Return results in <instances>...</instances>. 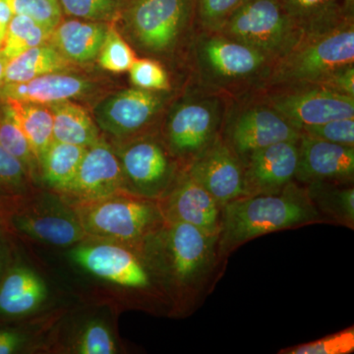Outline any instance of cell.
<instances>
[{"label":"cell","mask_w":354,"mask_h":354,"mask_svg":"<svg viewBox=\"0 0 354 354\" xmlns=\"http://www.w3.org/2000/svg\"><path fill=\"white\" fill-rule=\"evenodd\" d=\"M64 15L95 22H113L124 10V0H57Z\"/></svg>","instance_id":"4dcf8cb0"},{"label":"cell","mask_w":354,"mask_h":354,"mask_svg":"<svg viewBox=\"0 0 354 354\" xmlns=\"http://www.w3.org/2000/svg\"><path fill=\"white\" fill-rule=\"evenodd\" d=\"M130 80L136 88L148 91H167L171 88L169 75L158 62L148 58L135 59L128 70Z\"/></svg>","instance_id":"d590c367"},{"label":"cell","mask_w":354,"mask_h":354,"mask_svg":"<svg viewBox=\"0 0 354 354\" xmlns=\"http://www.w3.org/2000/svg\"><path fill=\"white\" fill-rule=\"evenodd\" d=\"M221 136L241 162L255 151L285 141H299L301 132L264 101L239 109Z\"/></svg>","instance_id":"8fae6325"},{"label":"cell","mask_w":354,"mask_h":354,"mask_svg":"<svg viewBox=\"0 0 354 354\" xmlns=\"http://www.w3.org/2000/svg\"><path fill=\"white\" fill-rule=\"evenodd\" d=\"M200 88L172 109L165 124V146L185 167L220 136L225 123V95Z\"/></svg>","instance_id":"52a82bcc"},{"label":"cell","mask_w":354,"mask_h":354,"mask_svg":"<svg viewBox=\"0 0 354 354\" xmlns=\"http://www.w3.org/2000/svg\"><path fill=\"white\" fill-rule=\"evenodd\" d=\"M304 35L326 31L353 18L344 10V0H279Z\"/></svg>","instance_id":"d4e9b609"},{"label":"cell","mask_w":354,"mask_h":354,"mask_svg":"<svg viewBox=\"0 0 354 354\" xmlns=\"http://www.w3.org/2000/svg\"><path fill=\"white\" fill-rule=\"evenodd\" d=\"M76 351L81 354H113L118 348L108 328L93 321L84 328L76 344Z\"/></svg>","instance_id":"74e56055"},{"label":"cell","mask_w":354,"mask_h":354,"mask_svg":"<svg viewBox=\"0 0 354 354\" xmlns=\"http://www.w3.org/2000/svg\"><path fill=\"white\" fill-rule=\"evenodd\" d=\"M304 186L310 200L326 221L353 230V183H314Z\"/></svg>","instance_id":"484cf974"},{"label":"cell","mask_w":354,"mask_h":354,"mask_svg":"<svg viewBox=\"0 0 354 354\" xmlns=\"http://www.w3.org/2000/svg\"><path fill=\"white\" fill-rule=\"evenodd\" d=\"M174 158L167 147L153 137L133 139L120 156L127 187L135 194L158 200L185 169L179 171Z\"/></svg>","instance_id":"30bf717a"},{"label":"cell","mask_w":354,"mask_h":354,"mask_svg":"<svg viewBox=\"0 0 354 354\" xmlns=\"http://www.w3.org/2000/svg\"><path fill=\"white\" fill-rule=\"evenodd\" d=\"M73 209L87 235L114 241L138 256L165 223L157 200L129 191L74 204Z\"/></svg>","instance_id":"277c9868"},{"label":"cell","mask_w":354,"mask_h":354,"mask_svg":"<svg viewBox=\"0 0 354 354\" xmlns=\"http://www.w3.org/2000/svg\"><path fill=\"white\" fill-rule=\"evenodd\" d=\"M263 101L298 130L339 118H354V97L321 85L269 88Z\"/></svg>","instance_id":"9c48e42d"},{"label":"cell","mask_w":354,"mask_h":354,"mask_svg":"<svg viewBox=\"0 0 354 354\" xmlns=\"http://www.w3.org/2000/svg\"><path fill=\"white\" fill-rule=\"evenodd\" d=\"M13 15L31 18L48 32L64 19V13L57 0H6Z\"/></svg>","instance_id":"d6a6232c"},{"label":"cell","mask_w":354,"mask_h":354,"mask_svg":"<svg viewBox=\"0 0 354 354\" xmlns=\"http://www.w3.org/2000/svg\"><path fill=\"white\" fill-rule=\"evenodd\" d=\"M324 221L305 186L295 180L278 194L239 198L223 207L218 256L225 258L261 235Z\"/></svg>","instance_id":"6da1fadb"},{"label":"cell","mask_w":354,"mask_h":354,"mask_svg":"<svg viewBox=\"0 0 354 354\" xmlns=\"http://www.w3.org/2000/svg\"><path fill=\"white\" fill-rule=\"evenodd\" d=\"M6 102L12 109L39 164L41 156L53 141V118L50 106L11 100Z\"/></svg>","instance_id":"4316f807"},{"label":"cell","mask_w":354,"mask_h":354,"mask_svg":"<svg viewBox=\"0 0 354 354\" xmlns=\"http://www.w3.org/2000/svg\"><path fill=\"white\" fill-rule=\"evenodd\" d=\"M344 10L348 16L353 17L354 0H344Z\"/></svg>","instance_id":"ee69618b"},{"label":"cell","mask_w":354,"mask_h":354,"mask_svg":"<svg viewBox=\"0 0 354 354\" xmlns=\"http://www.w3.org/2000/svg\"><path fill=\"white\" fill-rule=\"evenodd\" d=\"M50 37V32L31 18L13 15L7 28L0 53L7 60L12 59L32 48L48 44Z\"/></svg>","instance_id":"f1b7e54d"},{"label":"cell","mask_w":354,"mask_h":354,"mask_svg":"<svg viewBox=\"0 0 354 354\" xmlns=\"http://www.w3.org/2000/svg\"><path fill=\"white\" fill-rule=\"evenodd\" d=\"M53 118V140L88 148L100 139L99 128L87 111L70 101L48 104Z\"/></svg>","instance_id":"603a6c76"},{"label":"cell","mask_w":354,"mask_h":354,"mask_svg":"<svg viewBox=\"0 0 354 354\" xmlns=\"http://www.w3.org/2000/svg\"><path fill=\"white\" fill-rule=\"evenodd\" d=\"M218 235L183 223H165L146 242L139 257L176 290L201 292L220 259Z\"/></svg>","instance_id":"7a4b0ae2"},{"label":"cell","mask_w":354,"mask_h":354,"mask_svg":"<svg viewBox=\"0 0 354 354\" xmlns=\"http://www.w3.org/2000/svg\"><path fill=\"white\" fill-rule=\"evenodd\" d=\"M128 191L120 158L102 139L88 147L75 176L62 193L74 204ZM130 192V191H129Z\"/></svg>","instance_id":"9a60e30c"},{"label":"cell","mask_w":354,"mask_h":354,"mask_svg":"<svg viewBox=\"0 0 354 354\" xmlns=\"http://www.w3.org/2000/svg\"><path fill=\"white\" fill-rule=\"evenodd\" d=\"M193 20V0H133L124 9L133 41L151 55L171 53Z\"/></svg>","instance_id":"ba28073f"},{"label":"cell","mask_w":354,"mask_h":354,"mask_svg":"<svg viewBox=\"0 0 354 354\" xmlns=\"http://www.w3.org/2000/svg\"><path fill=\"white\" fill-rule=\"evenodd\" d=\"M353 64V17L326 31L304 35L293 50L272 64L262 88L321 85L337 70Z\"/></svg>","instance_id":"3957f363"},{"label":"cell","mask_w":354,"mask_h":354,"mask_svg":"<svg viewBox=\"0 0 354 354\" xmlns=\"http://www.w3.org/2000/svg\"><path fill=\"white\" fill-rule=\"evenodd\" d=\"M245 0H193L199 32H218Z\"/></svg>","instance_id":"836d02e7"},{"label":"cell","mask_w":354,"mask_h":354,"mask_svg":"<svg viewBox=\"0 0 354 354\" xmlns=\"http://www.w3.org/2000/svg\"><path fill=\"white\" fill-rule=\"evenodd\" d=\"M72 259L97 278L130 288L150 286L148 270L131 249L118 243L84 244L70 253Z\"/></svg>","instance_id":"2e32d148"},{"label":"cell","mask_w":354,"mask_h":354,"mask_svg":"<svg viewBox=\"0 0 354 354\" xmlns=\"http://www.w3.org/2000/svg\"><path fill=\"white\" fill-rule=\"evenodd\" d=\"M72 64L50 43L41 44L7 60L3 84L24 83L53 72L68 71Z\"/></svg>","instance_id":"cb8c5ba5"},{"label":"cell","mask_w":354,"mask_h":354,"mask_svg":"<svg viewBox=\"0 0 354 354\" xmlns=\"http://www.w3.org/2000/svg\"><path fill=\"white\" fill-rule=\"evenodd\" d=\"M221 207L244 196V165L221 136L186 167Z\"/></svg>","instance_id":"4fadbf2b"},{"label":"cell","mask_w":354,"mask_h":354,"mask_svg":"<svg viewBox=\"0 0 354 354\" xmlns=\"http://www.w3.org/2000/svg\"><path fill=\"white\" fill-rule=\"evenodd\" d=\"M0 271H1V250H0Z\"/></svg>","instance_id":"f6af8a7d"},{"label":"cell","mask_w":354,"mask_h":354,"mask_svg":"<svg viewBox=\"0 0 354 354\" xmlns=\"http://www.w3.org/2000/svg\"><path fill=\"white\" fill-rule=\"evenodd\" d=\"M6 58L0 53V87L3 85L4 71H6Z\"/></svg>","instance_id":"7bdbcfd3"},{"label":"cell","mask_w":354,"mask_h":354,"mask_svg":"<svg viewBox=\"0 0 354 354\" xmlns=\"http://www.w3.org/2000/svg\"><path fill=\"white\" fill-rule=\"evenodd\" d=\"M354 351L353 327L326 335L317 341L283 349L285 354H348Z\"/></svg>","instance_id":"e575fe53"},{"label":"cell","mask_w":354,"mask_h":354,"mask_svg":"<svg viewBox=\"0 0 354 354\" xmlns=\"http://www.w3.org/2000/svg\"><path fill=\"white\" fill-rule=\"evenodd\" d=\"M165 91L131 88L111 95L95 109L97 125L116 137H132L152 124L164 108Z\"/></svg>","instance_id":"7c38bea8"},{"label":"cell","mask_w":354,"mask_h":354,"mask_svg":"<svg viewBox=\"0 0 354 354\" xmlns=\"http://www.w3.org/2000/svg\"><path fill=\"white\" fill-rule=\"evenodd\" d=\"M321 86L354 97V64L337 70Z\"/></svg>","instance_id":"ab89813d"},{"label":"cell","mask_w":354,"mask_h":354,"mask_svg":"<svg viewBox=\"0 0 354 354\" xmlns=\"http://www.w3.org/2000/svg\"><path fill=\"white\" fill-rule=\"evenodd\" d=\"M193 55L201 87L221 95L262 88L272 66L262 53L220 32H199Z\"/></svg>","instance_id":"5b68a950"},{"label":"cell","mask_w":354,"mask_h":354,"mask_svg":"<svg viewBox=\"0 0 354 354\" xmlns=\"http://www.w3.org/2000/svg\"><path fill=\"white\" fill-rule=\"evenodd\" d=\"M109 28L106 22L62 19L51 32L48 43L71 64H90L99 57Z\"/></svg>","instance_id":"44dd1931"},{"label":"cell","mask_w":354,"mask_h":354,"mask_svg":"<svg viewBox=\"0 0 354 354\" xmlns=\"http://www.w3.org/2000/svg\"><path fill=\"white\" fill-rule=\"evenodd\" d=\"M298 150L297 183L302 185L353 183L354 147L330 143L301 134Z\"/></svg>","instance_id":"d6986e66"},{"label":"cell","mask_w":354,"mask_h":354,"mask_svg":"<svg viewBox=\"0 0 354 354\" xmlns=\"http://www.w3.org/2000/svg\"><path fill=\"white\" fill-rule=\"evenodd\" d=\"M86 150V147L53 140L39 162L46 183L62 192L73 180Z\"/></svg>","instance_id":"83f0119b"},{"label":"cell","mask_w":354,"mask_h":354,"mask_svg":"<svg viewBox=\"0 0 354 354\" xmlns=\"http://www.w3.org/2000/svg\"><path fill=\"white\" fill-rule=\"evenodd\" d=\"M46 297V286L36 272L25 267L14 268L0 283V313L26 315L38 308Z\"/></svg>","instance_id":"7402d4cb"},{"label":"cell","mask_w":354,"mask_h":354,"mask_svg":"<svg viewBox=\"0 0 354 354\" xmlns=\"http://www.w3.org/2000/svg\"><path fill=\"white\" fill-rule=\"evenodd\" d=\"M13 13L6 0H0V50L3 44L7 28L12 19Z\"/></svg>","instance_id":"b9f144b4"},{"label":"cell","mask_w":354,"mask_h":354,"mask_svg":"<svg viewBox=\"0 0 354 354\" xmlns=\"http://www.w3.org/2000/svg\"><path fill=\"white\" fill-rule=\"evenodd\" d=\"M27 176L24 165L0 145V191L19 189Z\"/></svg>","instance_id":"f35d334b"},{"label":"cell","mask_w":354,"mask_h":354,"mask_svg":"<svg viewBox=\"0 0 354 354\" xmlns=\"http://www.w3.org/2000/svg\"><path fill=\"white\" fill-rule=\"evenodd\" d=\"M298 156V141L279 142L249 155L243 162L244 196L281 192L295 180Z\"/></svg>","instance_id":"e0dca14e"},{"label":"cell","mask_w":354,"mask_h":354,"mask_svg":"<svg viewBox=\"0 0 354 354\" xmlns=\"http://www.w3.org/2000/svg\"><path fill=\"white\" fill-rule=\"evenodd\" d=\"M57 200L32 203L13 216L14 227L32 239L55 246H70L88 236L75 212Z\"/></svg>","instance_id":"ac0fdd59"},{"label":"cell","mask_w":354,"mask_h":354,"mask_svg":"<svg viewBox=\"0 0 354 354\" xmlns=\"http://www.w3.org/2000/svg\"><path fill=\"white\" fill-rule=\"evenodd\" d=\"M0 145L24 165L28 174H32L38 160L12 109L6 101L0 109Z\"/></svg>","instance_id":"f546056e"},{"label":"cell","mask_w":354,"mask_h":354,"mask_svg":"<svg viewBox=\"0 0 354 354\" xmlns=\"http://www.w3.org/2000/svg\"><path fill=\"white\" fill-rule=\"evenodd\" d=\"M300 132L312 138L342 146L354 147V118H339L304 127Z\"/></svg>","instance_id":"8d00e7d4"},{"label":"cell","mask_w":354,"mask_h":354,"mask_svg":"<svg viewBox=\"0 0 354 354\" xmlns=\"http://www.w3.org/2000/svg\"><path fill=\"white\" fill-rule=\"evenodd\" d=\"M218 32L262 53L272 64L304 36L279 0H245Z\"/></svg>","instance_id":"8992f818"},{"label":"cell","mask_w":354,"mask_h":354,"mask_svg":"<svg viewBox=\"0 0 354 354\" xmlns=\"http://www.w3.org/2000/svg\"><path fill=\"white\" fill-rule=\"evenodd\" d=\"M97 59L102 68L113 73H121L130 69L136 57L115 27L109 26Z\"/></svg>","instance_id":"1f68e13d"},{"label":"cell","mask_w":354,"mask_h":354,"mask_svg":"<svg viewBox=\"0 0 354 354\" xmlns=\"http://www.w3.org/2000/svg\"><path fill=\"white\" fill-rule=\"evenodd\" d=\"M165 223H183L220 235L223 207L188 174L186 169L157 200Z\"/></svg>","instance_id":"5bb4252c"},{"label":"cell","mask_w":354,"mask_h":354,"mask_svg":"<svg viewBox=\"0 0 354 354\" xmlns=\"http://www.w3.org/2000/svg\"><path fill=\"white\" fill-rule=\"evenodd\" d=\"M23 337L13 330H0V354L15 353L23 344Z\"/></svg>","instance_id":"60d3db41"},{"label":"cell","mask_w":354,"mask_h":354,"mask_svg":"<svg viewBox=\"0 0 354 354\" xmlns=\"http://www.w3.org/2000/svg\"><path fill=\"white\" fill-rule=\"evenodd\" d=\"M93 84L85 77L67 71L53 72L24 83L3 84L0 97L3 101L48 104L82 97L92 90Z\"/></svg>","instance_id":"ffe728a7"}]
</instances>
